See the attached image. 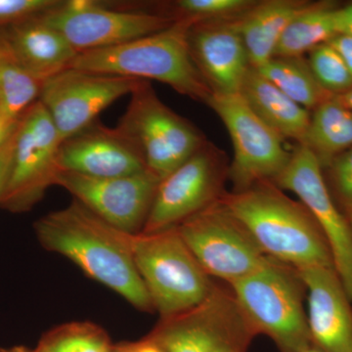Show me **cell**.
<instances>
[{
	"instance_id": "cell-1",
	"label": "cell",
	"mask_w": 352,
	"mask_h": 352,
	"mask_svg": "<svg viewBox=\"0 0 352 352\" xmlns=\"http://www.w3.org/2000/svg\"><path fill=\"white\" fill-rule=\"evenodd\" d=\"M34 230L44 249L69 258L87 277L112 289L136 309L154 310L134 263L129 234L109 226L76 200L39 219Z\"/></svg>"
},
{
	"instance_id": "cell-2",
	"label": "cell",
	"mask_w": 352,
	"mask_h": 352,
	"mask_svg": "<svg viewBox=\"0 0 352 352\" xmlns=\"http://www.w3.org/2000/svg\"><path fill=\"white\" fill-rule=\"evenodd\" d=\"M222 203L242 222L264 254L296 270L335 267L330 245L316 220L273 182L226 192Z\"/></svg>"
},
{
	"instance_id": "cell-3",
	"label": "cell",
	"mask_w": 352,
	"mask_h": 352,
	"mask_svg": "<svg viewBox=\"0 0 352 352\" xmlns=\"http://www.w3.org/2000/svg\"><path fill=\"white\" fill-rule=\"evenodd\" d=\"M194 22L177 19L164 31L129 43L78 53L69 68L92 73L154 80L178 94L207 104L212 89L192 58L189 31Z\"/></svg>"
},
{
	"instance_id": "cell-4",
	"label": "cell",
	"mask_w": 352,
	"mask_h": 352,
	"mask_svg": "<svg viewBox=\"0 0 352 352\" xmlns=\"http://www.w3.org/2000/svg\"><path fill=\"white\" fill-rule=\"evenodd\" d=\"M229 286L258 335L270 337L280 352H303L312 346L305 308L307 288L296 267L267 256Z\"/></svg>"
},
{
	"instance_id": "cell-5",
	"label": "cell",
	"mask_w": 352,
	"mask_h": 352,
	"mask_svg": "<svg viewBox=\"0 0 352 352\" xmlns=\"http://www.w3.org/2000/svg\"><path fill=\"white\" fill-rule=\"evenodd\" d=\"M134 263L161 319L188 311L210 296L215 281L201 267L177 228L129 234Z\"/></svg>"
},
{
	"instance_id": "cell-6",
	"label": "cell",
	"mask_w": 352,
	"mask_h": 352,
	"mask_svg": "<svg viewBox=\"0 0 352 352\" xmlns=\"http://www.w3.org/2000/svg\"><path fill=\"white\" fill-rule=\"evenodd\" d=\"M228 284L196 307L161 319L151 336L166 352H247L258 336Z\"/></svg>"
},
{
	"instance_id": "cell-7",
	"label": "cell",
	"mask_w": 352,
	"mask_h": 352,
	"mask_svg": "<svg viewBox=\"0 0 352 352\" xmlns=\"http://www.w3.org/2000/svg\"><path fill=\"white\" fill-rule=\"evenodd\" d=\"M118 126L138 146L146 168L161 182L207 142L201 132L173 112L141 80Z\"/></svg>"
},
{
	"instance_id": "cell-8",
	"label": "cell",
	"mask_w": 352,
	"mask_h": 352,
	"mask_svg": "<svg viewBox=\"0 0 352 352\" xmlns=\"http://www.w3.org/2000/svg\"><path fill=\"white\" fill-rule=\"evenodd\" d=\"M176 228L203 270L223 283L250 274L267 258L221 198Z\"/></svg>"
},
{
	"instance_id": "cell-9",
	"label": "cell",
	"mask_w": 352,
	"mask_h": 352,
	"mask_svg": "<svg viewBox=\"0 0 352 352\" xmlns=\"http://www.w3.org/2000/svg\"><path fill=\"white\" fill-rule=\"evenodd\" d=\"M207 105L219 116L232 140L229 179L233 192L274 182L292 156L285 148L284 138L259 119L240 94H212Z\"/></svg>"
},
{
	"instance_id": "cell-10",
	"label": "cell",
	"mask_w": 352,
	"mask_h": 352,
	"mask_svg": "<svg viewBox=\"0 0 352 352\" xmlns=\"http://www.w3.org/2000/svg\"><path fill=\"white\" fill-rule=\"evenodd\" d=\"M226 155L206 142L187 161L160 182L144 227L151 234L175 228L219 201L229 178Z\"/></svg>"
},
{
	"instance_id": "cell-11",
	"label": "cell",
	"mask_w": 352,
	"mask_h": 352,
	"mask_svg": "<svg viewBox=\"0 0 352 352\" xmlns=\"http://www.w3.org/2000/svg\"><path fill=\"white\" fill-rule=\"evenodd\" d=\"M36 18L63 34L78 53L150 36L177 21L163 12L118 10L92 0L60 1Z\"/></svg>"
},
{
	"instance_id": "cell-12",
	"label": "cell",
	"mask_w": 352,
	"mask_h": 352,
	"mask_svg": "<svg viewBox=\"0 0 352 352\" xmlns=\"http://www.w3.org/2000/svg\"><path fill=\"white\" fill-rule=\"evenodd\" d=\"M56 126L41 101L21 117L10 173L0 206L14 212L31 210L54 185L61 144Z\"/></svg>"
},
{
	"instance_id": "cell-13",
	"label": "cell",
	"mask_w": 352,
	"mask_h": 352,
	"mask_svg": "<svg viewBox=\"0 0 352 352\" xmlns=\"http://www.w3.org/2000/svg\"><path fill=\"white\" fill-rule=\"evenodd\" d=\"M273 183L295 193L320 226L330 245L336 270L352 302L351 226L331 194L318 159L307 146L296 144L286 168Z\"/></svg>"
},
{
	"instance_id": "cell-14",
	"label": "cell",
	"mask_w": 352,
	"mask_h": 352,
	"mask_svg": "<svg viewBox=\"0 0 352 352\" xmlns=\"http://www.w3.org/2000/svg\"><path fill=\"white\" fill-rule=\"evenodd\" d=\"M141 80L69 68L43 82L38 100L64 141L94 124L113 102L131 95Z\"/></svg>"
},
{
	"instance_id": "cell-15",
	"label": "cell",
	"mask_w": 352,
	"mask_h": 352,
	"mask_svg": "<svg viewBox=\"0 0 352 352\" xmlns=\"http://www.w3.org/2000/svg\"><path fill=\"white\" fill-rule=\"evenodd\" d=\"M159 184L148 170L113 178L59 170L54 182L99 219L127 234L142 231Z\"/></svg>"
},
{
	"instance_id": "cell-16",
	"label": "cell",
	"mask_w": 352,
	"mask_h": 352,
	"mask_svg": "<svg viewBox=\"0 0 352 352\" xmlns=\"http://www.w3.org/2000/svg\"><path fill=\"white\" fill-rule=\"evenodd\" d=\"M60 170L95 178L122 177L147 171L136 143L119 126L90 124L62 141L58 152Z\"/></svg>"
},
{
	"instance_id": "cell-17",
	"label": "cell",
	"mask_w": 352,
	"mask_h": 352,
	"mask_svg": "<svg viewBox=\"0 0 352 352\" xmlns=\"http://www.w3.org/2000/svg\"><path fill=\"white\" fill-rule=\"evenodd\" d=\"M238 18L194 23L190 29L192 58L212 94H240L251 69Z\"/></svg>"
},
{
	"instance_id": "cell-18",
	"label": "cell",
	"mask_w": 352,
	"mask_h": 352,
	"mask_svg": "<svg viewBox=\"0 0 352 352\" xmlns=\"http://www.w3.org/2000/svg\"><path fill=\"white\" fill-rule=\"evenodd\" d=\"M307 288L312 346L323 352H352V302L335 267L298 270Z\"/></svg>"
},
{
	"instance_id": "cell-19",
	"label": "cell",
	"mask_w": 352,
	"mask_h": 352,
	"mask_svg": "<svg viewBox=\"0 0 352 352\" xmlns=\"http://www.w3.org/2000/svg\"><path fill=\"white\" fill-rule=\"evenodd\" d=\"M6 34L16 62L43 82L69 69L78 54L63 34L38 18L11 25Z\"/></svg>"
},
{
	"instance_id": "cell-20",
	"label": "cell",
	"mask_w": 352,
	"mask_h": 352,
	"mask_svg": "<svg viewBox=\"0 0 352 352\" xmlns=\"http://www.w3.org/2000/svg\"><path fill=\"white\" fill-rule=\"evenodd\" d=\"M310 3L302 0L256 2L238 18L241 36L252 68L258 69L274 57L284 32Z\"/></svg>"
},
{
	"instance_id": "cell-21",
	"label": "cell",
	"mask_w": 352,
	"mask_h": 352,
	"mask_svg": "<svg viewBox=\"0 0 352 352\" xmlns=\"http://www.w3.org/2000/svg\"><path fill=\"white\" fill-rule=\"evenodd\" d=\"M250 108L273 131L284 139L303 144L309 127L311 113L292 100L279 88L258 73L249 69L240 90Z\"/></svg>"
},
{
	"instance_id": "cell-22",
	"label": "cell",
	"mask_w": 352,
	"mask_h": 352,
	"mask_svg": "<svg viewBox=\"0 0 352 352\" xmlns=\"http://www.w3.org/2000/svg\"><path fill=\"white\" fill-rule=\"evenodd\" d=\"M303 145L314 153L322 168L352 148V112L336 100L324 102L311 113Z\"/></svg>"
},
{
	"instance_id": "cell-23",
	"label": "cell",
	"mask_w": 352,
	"mask_h": 352,
	"mask_svg": "<svg viewBox=\"0 0 352 352\" xmlns=\"http://www.w3.org/2000/svg\"><path fill=\"white\" fill-rule=\"evenodd\" d=\"M339 6L333 1L311 2L288 25L278 43L274 57L303 56L337 36L336 11Z\"/></svg>"
},
{
	"instance_id": "cell-24",
	"label": "cell",
	"mask_w": 352,
	"mask_h": 352,
	"mask_svg": "<svg viewBox=\"0 0 352 352\" xmlns=\"http://www.w3.org/2000/svg\"><path fill=\"white\" fill-rule=\"evenodd\" d=\"M256 69L292 100L308 111H314L324 102L333 98L317 82L303 56L273 57Z\"/></svg>"
},
{
	"instance_id": "cell-25",
	"label": "cell",
	"mask_w": 352,
	"mask_h": 352,
	"mask_svg": "<svg viewBox=\"0 0 352 352\" xmlns=\"http://www.w3.org/2000/svg\"><path fill=\"white\" fill-rule=\"evenodd\" d=\"M43 82L23 68L14 58L0 63V115L18 120L38 101Z\"/></svg>"
},
{
	"instance_id": "cell-26",
	"label": "cell",
	"mask_w": 352,
	"mask_h": 352,
	"mask_svg": "<svg viewBox=\"0 0 352 352\" xmlns=\"http://www.w3.org/2000/svg\"><path fill=\"white\" fill-rule=\"evenodd\" d=\"M107 333L89 322H73L53 329L32 352H112Z\"/></svg>"
},
{
	"instance_id": "cell-27",
	"label": "cell",
	"mask_w": 352,
	"mask_h": 352,
	"mask_svg": "<svg viewBox=\"0 0 352 352\" xmlns=\"http://www.w3.org/2000/svg\"><path fill=\"white\" fill-rule=\"evenodd\" d=\"M258 1L252 0H178L170 4L168 15L194 23L233 19L242 16Z\"/></svg>"
},
{
	"instance_id": "cell-28",
	"label": "cell",
	"mask_w": 352,
	"mask_h": 352,
	"mask_svg": "<svg viewBox=\"0 0 352 352\" xmlns=\"http://www.w3.org/2000/svg\"><path fill=\"white\" fill-rule=\"evenodd\" d=\"M317 82L333 97L352 87V76L342 58L328 43L316 46L307 59Z\"/></svg>"
},
{
	"instance_id": "cell-29",
	"label": "cell",
	"mask_w": 352,
	"mask_h": 352,
	"mask_svg": "<svg viewBox=\"0 0 352 352\" xmlns=\"http://www.w3.org/2000/svg\"><path fill=\"white\" fill-rule=\"evenodd\" d=\"M324 170H327V185L335 201L340 204L342 212L351 210L352 148L336 157Z\"/></svg>"
},
{
	"instance_id": "cell-30",
	"label": "cell",
	"mask_w": 352,
	"mask_h": 352,
	"mask_svg": "<svg viewBox=\"0 0 352 352\" xmlns=\"http://www.w3.org/2000/svg\"><path fill=\"white\" fill-rule=\"evenodd\" d=\"M58 0H0V27L20 24L43 15Z\"/></svg>"
},
{
	"instance_id": "cell-31",
	"label": "cell",
	"mask_w": 352,
	"mask_h": 352,
	"mask_svg": "<svg viewBox=\"0 0 352 352\" xmlns=\"http://www.w3.org/2000/svg\"><path fill=\"white\" fill-rule=\"evenodd\" d=\"M15 136L16 132L12 138L9 139L6 144L0 148V198H1L2 193H3L4 188H6L9 173H10L14 146H15Z\"/></svg>"
},
{
	"instance_id": "cell-32",
	"label": "cell",
	"mask_w": 352,
	"mask_h": 352,
	"mask_svg": "<svg viewBox=\"0 0 352 352\" xmlns=\"http://www.w3.org/2000/svg\"><path fill=\"white\" fill-rule=\"evenodd\" d=\"M328 43L337 51L352 76V38L344 34H337Z\"/></svg>"
},
{
	"instance_id": "cell-33",
	"label": "cell",
	"mask_w": 352,
	"mask_h": 352,
	"mask_svg": "<svg viewBox=\"0 0 352 352\" xmlns=\"http://www.w3.org/2000/svg\"><path fill=\"white\" fill-rule=\"evenodd\" d=\"M336 30L337 34L352 38V3L338 7L336 11Z\"/></svg>"
},
{
	"instance_id": "cell-34",
	"label": "cell",
	"mask_w": 352,
	"mask_h": 352,
	"mask_svg": "<svg viewBox=\"0 0 352 352\" xmlns=\"http://www.w3.org/2000/svg\"><path fill=\"white\" fill-rule=\"evenodd\" d=\"M112 352H166L151 335L147 339L120 347H113Z\"/></svg>"
},
{
	"instance_id": "cell-35",
	"label": "cell",
	"mask_w": 352,
	"mask_h": 352,
	"mask_svg": "<svg viewBox=\"0 0 352 352\" xmlns=\"http://www.w3.org/2000/svg\"><path fill=\"white\" fill-rule=\"evenodd\" d=\"M20 119H9V118L0 115V148L6 144L17 131Z\"/></svg>"
},
{
	"instance_id": "cell-36",
	"label": "cell",
	"mask_w": 352,
	"mask_h": 352,
	"mask_svg": "<svg viewBox=\"0 0 352 352\" xmlns=\"http://www.w3.org/2000/svg\"><path fill=\"white\" fill-rule=\"evenodd\" d=\"M14 58L12 50L9 45L6 32H0V63L7 59Z\"/></svg>"
},
{
	"instance_id": "cell-37",
	"label": "cell",
	"mask_w": 352,
	"mask_h": 352,
	"mask_svg": "<svg viewBox=\"0 0 352 352\" xmlns=\"http://www.w3.org/2000/svg\"><path fill=\"white\" fill-rule=\"evenodd\" d=\"M335 99L352 112V87L346 94L336 96Z\"/></svg>"
},
{
	"instance_id": "cell-38",
	"label": "cell",
	"mask_w": 352,
	"mask_h": 352,
	"mask_svg": "<svg viewBox=\"0 0 352 352\" xmlns=\"http://www.w3.org/2000/svg\"><path fill=\"white\" fill-rule=\"evenodd\" d=\"M344 214L346 215L347 219H349V226H351V233H352V210L344 212Z\"/></svg>"
},
{
	"instance_id": "cell-39",
	"label": "cell",
	"mask_w": 352,
	"mask_h": 352,
	"mask_svg": "<svg viewBox=\"0 0 352 352\" xmlns=\"http://www.w3.org/2000/svg\"><path fill=\"white\" fill-rule=\"evenodd\" d=\"M303 352H323V351H319V349H315V347L311 346V347H309V349H307V351H305Z\"/></svg>"
}]
</instances>
